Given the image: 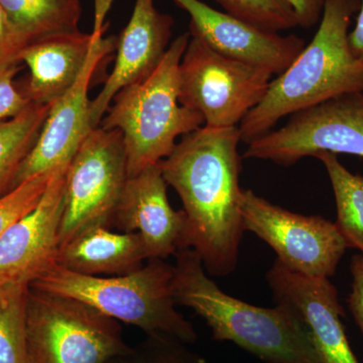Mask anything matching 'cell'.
I'll use <instances>...</instances> for the list:
<instances>
[{
    "label": "cell",
    "mask_w": 363,
    "mask_h": 363,
    "mask_svg": "<svg viewBox=\"0 0 363 363\" xmlns=\"http://www.w3.org/2000/svg\"><path fill=\"white\" fill-rule=\"evenodd\" d=\"M238 126H202L188 135L160 162L167 184L175 189L187 215L191 248L208 274L235 271L242 240Z\"/></svg>",
    "instance_id": "1"
},
{
    "label": "cell",
    "mask_w": 363,
    "mask_h": 363,
    "mask_svg": "<svg viewBox=\"0 0 363 363\" xmlns=\"http://www.w3.org/2000/svg\"><path fill=\"white\" fill-rule=\"evenodd\" d=\"M360 0H326L321 23L309 45L269 83L264 99L238 125L241 142L252 143L283 117L332 98L363 92V61L353 54L350 26Z\"/></svg>",
    "instance_id": "2"
},
{
    "label": "cell",
    "mask_w": 363,
    "mask_h": 363,
    "mask_svg": "<svg viewBox=\"0 0 363 363\" xmlns=\"http://www.w3.org/2000/svg\"><path fill=\"white\" fill-rule=\"evenodd\" d=\"M173 294L206 322L214 340L230 341L264 363H320L302 320L292 308L257 307L224 293L192 248L175 255Z\"/></svg>",
    "instance_id": "3"
},
{
    "label": "cell",
    "mask_w": 363,
    "mask_h": 363,
    "mask_svg": "<svg viewBox=\"0 0 363 363\" xmlns=\"http://www.w3.org/2000/svg\"><path fill=\"white\" fill-rule=\"evenodd\" d=\"M190 38L182 33L150 76L119 91L99 124L123 133L128 177L160 164L179 136L204 126L201 114L179 100V69Z\"/></svg>",
    "instance_id": "4"
},
{
    "label": "cell",
    "mask_w": 363,
    "mask_h": 363,
    "mask_svg": "<svg viewBox=\"0 0 363 363\" xmlns=\"http://www.w3.org/2000/svg\"><path fill=\"white\" fill-rule=\"evenodd\" d=\"M173 281L174 266L154 259L135 272L113 277L85 276L56 264L30 286L81 301L150 337L195 343L194 326L176 309Z\"/></svg>",
    "instance_id": "5"
},
{
    "label": "cell",
    "mask_w": 363,
    "mask_h": 363,
    "mask_svg": "<svg viewBox=\"0 0 363 363\" xmlns=\"http://www.w3.org/2000/svg\"><path fill=\"white\" fill-rule=\"evenodd\" d=\"M28 363H109L130 350L118 321L76 298L28 286Z\"/></svg>",
    "instance_id": "6"
},
{
    "label": "cell",
    "mask_w": 363,
    "mask_h": 363,
    "mask_svg": "<svg viewBox=\"0 0 363 363\" xmlns=\"http://www.w3.org/2000/svg\"><path fill=\"white\" fill-rule=\"evenodd\" d=\"M272 76L191 35L179 69V100L199 112L208 128H235L264 99Z\"/></svg>",
    "instance_id": "7"
},
{
    "label": "cell",
    "mask_w": 363,
    "mask_h": 363,
    "mask_svg": "<svg viewBox=\"0 0 363 363\" xmlns=\"http://www.w3.org/2000/svg\"><path fill=\"white\" fill-rule=\"evenodd\" d=\"M128 179L121 131L93 128L67 168L60 247L87 227L112 228Z\"/></svg>",
    "instance_id": "8"
},
{
    "label": "cell",
    "mask_w": 363,
    "mask_h": 363,
    "mask_svg": "<svg viewBox=\"0 0 363 363\" xmlns=\"http://www.w3.org/2000/svg\"><path fill=\"white\" fill-rule=\"evenodd\" d=\"M321 152L363 157V92L332 98L291 116L248 143L243 157L291 166Z\"/></svg>",
    "instance_id": "9"
},
{
    "label": "cell",
    "mask_w": 363,
    "mask_h": 363,
    "mask_svg": "<svg viewBox=\"0 0 363 363\" xmlns=\"http://www.w3.org/2000/svg\"><path fill=\"white\" fill-rule=\"evenodd\" d=\"M241 216L245 231L267 243L284 266L304 276L331 278L348 248L333 222L293 213L252 190H243Z\"/></svg>",
    "instance_id": "10"
},
{
    "label": "cell",
    "mask_w": 363,
    "mask_h": 363,
    "mask_svg": "<svg viewBox=\"0 0 363 363\" xmlns=\"http://www.w3.org/2000/svg\"><path fill=\"white\" fill-rule=\"evenodd\" d=\"M68 164L55 169L38 204L0 238V285L30 286L58 264Z\"/></svg>",
    "instance_id": "11"
},
{
    "label": "cell",
    "mask_w": 363,
    "mask_h": 363,
    "mask_svg": "<svg viewBox=\"0 0 363 363\" xmlns=\"http://www.w3.org/2000/svg\"><path fill=\"white\" fill-rule=\"evenodd\" d=\"M190 16V33L215 52L279 75L305 48L295 35L253 26L227 13L216 11L200 0H173Z\"/></svg>",
    "instance_id": "12"
},
{
    "label": "cell",
    "mask_w": 363,
    "mask_h": 363,
    "mask_svg": "<svg viewBox=\"0 0 363 363\" xmlns=\"http://www.w3.org/2000/svg\"><path fill=\"white\" fill-rule=\"evenodd\" d=\"M116 37H100L87 65L68 92L50 108L35 147L21 166L18 186L33 176L54 171L70 162L76 150L93 130L88 92L98 66L113 50Z\"/></svg>",
    "instance_id": "13"
},
{
    "label": "cell",
    "mask_w": 363,
    "mask_h": 363,
    "mask_svg": "<svg viewBox=\"0 0 363 363\" xmlns=\"http://www.w3.org/2000/svg\"><path fill=\"white\" fill-rule=\"evenodd\" d=\"M167 187L160 164L128 177L114 215L112 227L140 233L149 259H166L191 248L187 215L171 206Z\"/></svg>",
    "instance_id": "14"
},
{
    "label": "cell",
    "mask_w": 363,
    "mask_h": 363,
    "mask_svg": "<svg viewBox=\"0 0 363 363\" xmlns=\"http://www.w3.org/2000/svg\"><path fill=\"white\" fill-rule=\"evenodd\" d=\"M267 281L276 304L289 306L302 320L320 363H359L341 322L337 290L329 279L298 274L276 259Z\"/></svg>",
    "instance_id": "15"
},
{
    "label": "cell",
    "mask_w": 363,
    "mask_h": 363,
    "mask_svg": "<svg viewBox=\"0 0 363 363\" xmlns=\"http://www.w3.org/2000/svg\"><path fill=\"white\" fill-rule=\"evenodd\" d=\"M174 21L160 13L155 0H135L133 16L117 39L116 64L104 88L91 100L93 128L101 123L114 96L154 72L169 47Z\"/></svg>",
    "instance_id": "16"
},
{
    "label": "cell",
    "mask_w": 363,
    "mask_h": 363,
    "mask_svg": "<svg viewBox=\"0 0 363 363\" xmlns=\"http://www.w3.org/2000/svg\"><path fill=\"white\" fill-rule=\"evenodd\" d=\"M104 32L55 35L26 47L20 63L30 70L28 80L20 86L32 104L49 105L73 87L87 65L91 52Z\"/></svg>",
    "instance_id": "17"
},
{
    "label": "cell",
    "mask_w": 363,
    "mask_h": 363,
    "mask_svg": "<svg viewBox=\"0 0 363 363\" xmlns=\"http://www.w3.org/2000/svg\"><path fill=\"white\" fill-rule=\"evenodd\" d=\"M149 260L140 233H113L105 226L82 229L59 248V266L94 277L123 276Z\"/></svg>",
    "instance_id": "18"
},
{
    "label": "cell",
    "mask_w": 363,
    "mask_h": 363,
    "mask_svg": "<svg viewBox=\"0 0 363 363\" xmlns=\"http://www.w3.org/2000/svg\"><path fill=\"white\" fill-rule=\"evenodd\" d=\"M0 6L23 49L48 38L79 32L81 0H0Z\"/></svg>",
    "instance_id": "19"
},
{
    "label": "cell",
    "mask_w": 363,
    "mask_h": 363,
    "mask_svg": "<svg viewBox=\"0 0 363 363\" xmlns=\"http://www.w3.org/2000/svg\"><path fill=\"white\" fill-rule=\"evenodd\" d=\"M50 108L30 104L18 116L0 121V198L18 187L21 166L39 138Z\"/></svg>",
    "instance_id": "20"
},
{
    "label": "cell",
    "mask_w": 363,
    "mask_h": 363,
    "mask_svg": "<svg viewBox=\"0 0 363 363\" xmlns=\"http://www.w3.org/2000/svg\"><path fill=\"white\" fill-rule=\"evenodd\" d=\"M314 157L324 164L333 189L336 226L348 247L357 248L363 255V177L351 173L337 155L321 152Z\"/></svg>",
    "instance_id": "21"
},
{
    "label": "cell",
    "mask_w": 363,
    "mask_h": 363,
    "mask_svg": "<svg viewBox=\"0 0 363 363\" xmlns=\"http://www.w3.org/2000/svg\"><path fill=\"white\" fill-rule=\"evenodd\" d=\"M28 286L0 285V363H28L26 297Z\"/></svg>",
    "instance_id": "22"
},
{
    "label": "cell",
    "mask_w": 363,
    "mask_h": 363,
    "mask_svg": "<svg viewBox=\"0 0 363 363\" xmlns=\"http://www.w3.org/2000/svg\"><path fill=\"white\" fill-rule=\"evenodd\" d=\"M225 13L269 32L298 26L292 9L281 0H215Z\"/></svg>",
    "instance_id": "23"
},
{
    "label": "cell",
    "mask_w": 363,
    "mask_h": 363,
    "mask_svg": "<svg viewBox=\"0 0 363 363\" xmlns=\"http://www.w3.org/2000/svg\"><path fill=\"white\" fill-rule=\"evenodd\" d=\"M109 363H207L197 353L189 350L186 344L173 339L150 337Z\"/></svg>",
    "instance_id": "24"
},
{
    "label": "cell",
    "mask_w": 363,
    "mask_h": 363,
    "mask_svg": "<svg viewBox=\"0 0 363 363\" xmlns=\"http://www.w3.org/2000/svg\"><path fill=\"white\" fill-rule=\"evenodd\" d=\"M54 171L33 176L0 198V238L11 224L28 213L38 204Z\"/></svg>",
    "instance_id": "25"
},
{
    "label": "cell",
    "mask_w": 363,
    "mask_h": 363,
    "mask_svg": "<svg viewBox=\"0 0 363 363\" xmlns=\"http://www.w3.org/2000/svg\"><path fill=\"white\" fill-rule=\"evenodd\" d=\"M20 70V64L0 70V121L18 116L32 104L14 81Z\"/></svg>",
    "instance_id": "26"
},
{
    "label": "cell",
    "mask_w": 363,
    "mask_h": 363,
    "mask_svg": "<svg viewBox=\"0 0 363 363\" xmlns=\"http://www.w3.org/2000/svg\"><path fill=\"white\" fill-rule=\"evenodd\" d=\"M351 274H352V288L348 306L351 314L354 318L357 326L363 334V255H355L351 259Z\"/></svg>",
    "instance_id": "27"
},
{
    "label": "cell",
    "mask_w": 363,
    "mask_h": 363,
    "mask_svg": "<svg viewBox=\"0 0 363 363\" xmlns=\"http://www.w3.org/2000/svg\"><path fill=\"white\" fill-rule=\"evenodd\" d=\"M23 50L11 32L6 14L0 6V70L20 64V54Z\"/></svg>",
    "instance_id": "28"
},
{
    "label": "cell",
    "mask_w": 363,
    "mask_h": 363,
    "mask_svg": "<svg viewBox=\"0 0 363 363\" xmlns=\"http://www.w3.org/2000/svg\"><path fill=\"white\" fill-rule=\"evenodd\" d=\"M292 9L297 18L298 26L311 28L323 13L326 0H281Z\"/></svg>",
    "instance_id": "29"
},
{
    "label": "cell",
    "mask_w": 363,
    "mask_h": 363,
    "mask_svg": "<svg viewBox=\"0 0 363 363\" xmlns=\"http://www.w3.org/2000/svg\"><path fill=\"white\" fill-rule=\"evenodd\" d=\"M348 40L353 54L363 61V0H360L357 25L350 32Z\"/></svg>",
    "instance_id": "30"
},
{
    "label": "cell",
    "mask_w": 363,
    "mask_h": 363,
    "mask_svg": "<svg viewBox=\"0 0 363 363\" xmlns=\"http://www.w3.org/2000/svg\"><path fill=\"white\" fill-rule=\"evenodd\" d=\"M112 0H95V23L93 32H102L106 30L104 26V18L109 7H111Z\"/></svg>",
    "instance_id": "31"
}]
</instances>
